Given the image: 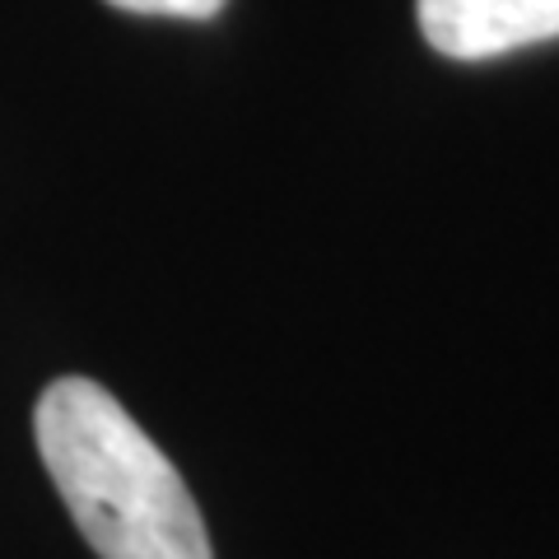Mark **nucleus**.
I'll return each instance as SVG.
<instances>
[{
    "mask_svg": "<svg viewBox=\"0 0 559 559\" xmlns=\"http://www.w3.org/2000/svg\"><path fill=\"white\" fill-rule=\"evenodd\" d=\"M33 433L98 559H215L178 466L94 378L51 382L33 411Z\"/></svg>",
    "mask_w": 559,
    "mask_h": 559,
    "instance_id": "1",
    "label": "nucleus"
},
{
    "mask_svg": "<svg viewBox=\"0 0 559 559\" xmlns=\"http://www.w3.org/2000/svg\"><path fill=\"white\" fill-rule=\"evenodd\" d=\"M419 28L452 61H489L559 38V0H415Z\"/></svg>",
    "mask_w": 559,
    "mask_h": 559,
    "instance_id": "2",
    "label": "nucleus"
},
{
    "mask_svg": "<svg viewBox=\"0 0 559 559\" xmlns=\"http://www.w3.org/2000/svg\"><path fill=\"white\" fill-rule=\"evenodd\" d=\"M127 14H168V20H215L229 0H108Z\"/></svg>",
    "mask_w": 559,
    "mask_h": 559,
    "instance_id": "3",
    "label": "nucleus"
}]
</instances>
